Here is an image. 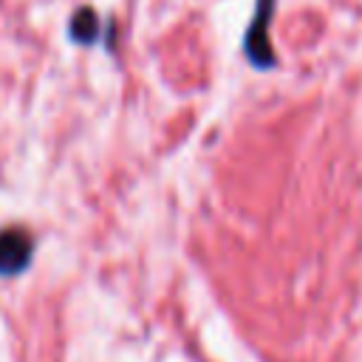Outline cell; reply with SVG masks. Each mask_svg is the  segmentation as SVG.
Returning a JSON list of instances; mask_svg holds the SVG:
<instances>
[{
    "instance_id": "cell-1",
    "label": "cell",
    "mask_w": 362,
    "mask_h": 362,
    "mask_svg": "<svg viewBox=\"0 0 362 362\" xmlns=\"http://www.w3.org/2000/svg\"><path fill=\"white\" fill-rule=\"evenodd\" d=\"M274 6L277 0H255V11H252V20H249V28L243 34V51H246V59L266 71L277 62L274 57V48H272V37H269V25H272V14H274Z\"/></svg>"
},
{
    "instance_id": "cell-2",
    "label": "cell",
    "mask_w": 362,
    "mask_h": 362,
    "mask_svg": "<svg viewBox=\"0 0 362 362\" xmlns=\"http://www.w3.org/2000/svg\"><path fill=\"white\" fill-rule=\"evenodd\" d=\"M31 249H34V240L25 229L20 226L0 229V274L23 272L31 260Z\"/></svg>"
},
{
    "instance_id": "cell-3",
    "label": "cell",
    "mask_w": 362,
    "mask_h": 362,
    "mask_svg": "<svg viewBox=\"0 0 362 362\" xmlns=\"http://www.w3.org/2000/svg\"><path fill=\"white\" fill-rule=\"evenodd\" d=\"M99 37V17L93 14V8H79L71 17V40L76 42H93Z\"/></svg>"
}]
</instances>
